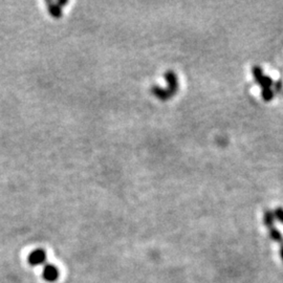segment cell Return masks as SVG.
<instances>
[{
  "label": "cell",
  "mask_w": 283,
  "mask_h": 283,
  "mask_svg": "<svg viewBox=\"0 0 283 283\" xmlns=\"http://www.w3.org/2000/svg\"><path fill=\"white\" fill-rule=\"evenodd\" d=\"M165 79L167 81V88H162L160 86H152L151 93L161 101H167L172 98L178 92V80L177 76L173 71H168L165 74Z\"/></svg>",
  "instance_id": "obj_1"
},
{
  "label": "cell",
  "mask_w": 283,
  "mask_h": 283,
  "mask_svg": "<svg viewBox=\"0 0 283 283\" xmlns=\"http://www.w3.org/2000/svg\"><path fill=\"white\" fill-rule=\"evenodd\" d=\"M252 73L254 76L255 81L259 84L260 88H261V97L265 102H269L271 99L274 98V93L271 90V86H273V80L268 76H265L263 74V71L260 66L255 65L252 69Z\"/></svg>",
  "instance_id": "obj_2"
},
{
  "label": "cell",
  "mask_w": 283,
  "mask_h": 283,
  "mask_svg": "<svg viewBox=\"0 0 283 283\" xmlns=\"http://www.w3.org/2000/svg\"><path fill=\"white\" fill-rule=\"evenodd\" d=\"M47 260V253L43 248H36L28 257V261L31 265H40Z\"/></svg>",
  "instance_id": "obj_3"
},
{
  "label": "cell",
  "mask_w": 283,
  "mask_h": 283,
  "mask_svg": "<svg viewBox=\"0 0 283 283\" xmlns=\"http://www.w3.org/2000/svg\"><path fill=\"white\" fill-rule=\"evenodd\" d=\"M43 279L48 282H54L59 277V270L57 268V266L53 264H47L43 267L42 271Z\"/></svg>",
  "instance_id": "obj_4"
},
{
  "label": "cell",
  "mask_w": 283,
  "mask_h": 283,
  "mask_svg": "<svg viewBox=\"0 0 283 283\" xmlns=\"http://www.w3.org/2000/svg\"><path fill=\"white\" fill-rule=\"evenodd\" d=\"M67 4H69L67 2H47L50 14L57 19L62 16V7Z\"/></svg>",
  "instance_id": "obj_5"
},
{
  "label": "cell",
  "mask_w": 283,
  "mask_h": 283,
  "mask_svg": "<svg viewBox=\"0 0 283 283\" xmlns=\"http://www.w3.org/2000/svg\"><path fill=\"white\" fill-rule=\"evenodd\" d=\"M274 216L281 222L283 223V208H277L274 212Z\"/></svg>",
  "instance_id": "obj_6"
},
{
  "label": "cell",
  "mask_w": 283,
  "mask_h": 283,
  "mask_svg": "<svg viewBox=\"0 0 283 283\" xmlns=\"http://www.w3.org/2000/svg\"><path fill=\"white\" fill-rule=\"evenodd\" d=\"M280 245V256L282 258V261H283V242L279 244Z\"/></svg>",
  "instance_id": "obj_7"
}]
</instances>
